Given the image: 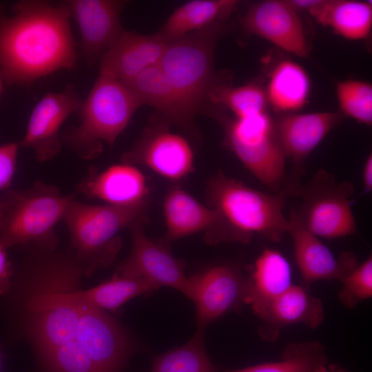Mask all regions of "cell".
Instances as JSON below:
<instances>
[{"instance_id": "5b68a950", "label": "cell", "mask_w": 372, "mask_h": 372, "mask_svg": "<svg viewBox=\"0 0 372 372\" xmlns=\"http://www.w3.org/2000/svg\"><path fill=\"white\" fill-rule=\"evenodd\" d=\"M225 21L171 42L159 64L194 118L206 110L210 92L220 83L214 61L216 44L227 30Z\"/></svg>"}, {"instance_id": "6da1fadb", "label": "cell", "mask_w": 372, "mask_h": 372, "mask_svg": "<svg viewBox=\"0 0 372 372\" xmlns=\"http://www.w3.org/2000/svg\"><path fill=\"white\" fill-rule=\"evenodd\" d=\"M83 270L75 258L34 266L25 302L29 334L48 372H100L80 346L76 291Z\"/></svg>"}, {"instance_id": "74e56055", "label": "cell", "mask_w": 372, "mask_h": 372, "mask_svg": "<svg viewBox=\"0 0 372 372\" xmlns=\"http://www.w3.org/2000/svg\"><path fill=\"white\" fill-rule=\"evenodd\" d=\"M3 77H2V75H1V71H0V94H1V89H2V81H3Z\"/></svg>"}, {"instance_id": "5bb4252c", "label": "cell", "mask_w": 372, "mask_h": 372, "mask_svg": "<svg viewBox=\"0 0 372 372\" xmlns=\"http://www.w3.org/2000/svg\"><path fill=\"white\" fill-rule=\"evenodd\" d=\"M248 32L300 57L310 47L299 12L286 1L266 0L251 5L241 18Z\"/></svg>"}, {"instance_id": "f1b7e54d", "label": "cell", "mask_w": 372, "mask_h": 372, "mask_svg": "<svg viewBox=\"0 0 372 372\" xmlns=\"http://www.w3.org/2000/svg\"><path fill=\"white\" fill-rule=\"evenodd\" d=\"M156 290L141 278L115 274L110 280L87 290H79L80 297L102 310L115 311L130 299Z\"/></svg>"}, {"instance_id": "30bf717a", "label": "cell", "mask_w": 372, "mask_h": 372, "mask_svg": "<svg viewBox=\"0 0 372 372\" xmlns=\"http://www.w3.org/2000/svg\"><path fill=\"white\" fill-rule=\"evenodd\" d=\"M344 118L339 112L282 114L274 121L277 140L293 170L283 191L296 196L302 185L305 161L326 136Z\"/></svg>"}, {"instance_id": "d590c367", "label": "cell", "mask_w": 372, "mask_h": 372, "mask_svg": "<svg viewBox=\"0 0 372 372\" xmlns=\"http://www.w3.org/2000/svg\"><path fill=\"white\" fill-rule=\"evenodd\" d=\"M318 372H348V371L339 364H328Z\"/></svg>"}, {"instance_id": "d4e9b609", "label": "cell", "mask_w": 372, "mask_h": 372, "mask_svg": "<svg viewBox=\"0 0 372 372\" xmlns=\"http://www.w3.org/2000/svg\"><path fill=\"white\" fill-rule=\"evenodd\" d=\"M268 104L282 114L293 113L307 103L311 80L306 70L291 60H282L273 68L265 89Z\"/></svg>"}, {"instance_id": "d6986e66", "label": "cell", "mask_w": 372, "mask_h": 372, "mask_svg": "<svg viewBox=\"0 0 372 372\" xmlns=\"http://www.w3.org/2000/svg\"><path fill=\"white\" fill-rule=\"evenodd\" d=\"M259 318L262 321L260 337L273 342L287 326L302 324L317 329L324 320V310L320 299L302 287L292 284Z\"/></svg>"}, {"instance_id": "3957f363", "label": "cell", "mask_w": 372, "mask_h": 372, "mask_svg": "<svg viewBox=\"0 0 372 372\" xmlns=\"http://www.w3.org/2000/svg\"><path fill=\"white\" fill-rule=\"evenodd\" d=\"M207 192L209 207L217 215L208 232L213 243H247L256 235L278 242L287 233L289 220L284 214L287 195L283 190L263 192L219 173L209 180Z\"/></svg>"}, {"instance_id": "9a60e30c", "label": "cell", "mask_w": 372, "mask_h": 372, "mask_svg": "<svg viewBox=\"0 0 372 372\" xmlns=\"http://www.w3.org/2000/svg\"><path fill=\"white\" fill-rule=\"evenodd\" d=\"M77 23L85 57L89 63L101 61L125 30L121 23L126 1L69 0L65 1Z\"/></svg>"}, {"instance_id": "f546056e", "label": "cell", "mask_w": 372, "mask_h": 372, "mask_svg": "<svg viewBox=\"0 0 372 372\" xmlns=\"http://www.w3.org/2000/svg\"><path fill=\"white\" fill-rule=\"evenodd\" d=\"M203 330L185 344L157 356L151 372H216L204 347Z\"/></svg>"}, {"instance_id": "d6a6232c", "label": "cell", "mask_w": 372, "mask_h": 372, "mask_svg": "<svg viewBox=\"0 0 372 372\" xmlns=\"http://www.w3.org/2000/svg\"><path fill=\"white\" fill-rule=\"evenodd\" d=\"M19 147V142L0 146V189L8 188L12 182Z\"/></svg>"}, {"instance_id": "484cf974", "label": "cell", "mask_w": 372, "mask_h": 372, "mask_svg": "<svg viewBox=\"0 0 372 372\" xmlns=\"http://www.w3.org/2000/svg\"><path fill=\"white\" fill-rule=\"evenodd\" d=\"M236 0H193L177 8L158 32L172 42L218 21L226 20L236 9Z\"/></svg>"}, {"instance_id": "8d00e7d4", "label": "cell", "mask_w": 372, "mask_h": 372, "mask_svg": "<svg viewBox=\"0 0 372 372\" xmlns=\"http://www.w3.org/2000/svg\"><path fill=\"white\" fill-rule=\"evenodd\" d=\"M6 209V202L4 198L2 196L0 198V227L4 217Z\"/></svg>"}, {"instance_id": "f35d334b", "label": "cell", "mask_w": 372, "mask_h": 372, "mask_svg": "<svg viewBox=\"0 0 372 372\" xmlns=\"http://www.w3.org/2000/svg\"><path fill=\"white\" fill-rule=\"evenodd\" d=\"M1 353H0V371H1Z\"/></svg>"}, {"instance_id": "603a6c76", "label": "cell", "mask_w": 372, "mask_h": 372, "mask_svg": "<svg viewBox=\"0 0 372 372\" xmlns=\"http://www.w3.org/2000/svg\"><path fill=\"white\" fill-rule=\"evenodd\" d=\"M163 207L167 229L165 242L202 231L209 232L217 220L212 208L203 205L180 187L167 192Z\"/></svg>"}, {"instance_id": "7c38bea8", "label": "cell", "mask_w": 372, "mask_h": 372, "mask_svg": "<svg viewBox=\"0 0 372 372\" xmlns=\"http://www.w3.org/2000/svg\"><path fill=\"white\" fill-rule=\"evenodd\" d=\"M123 163L141 165L172 181L182 180L194 170V154L188 141L163 125L145 131L123 157Z\"/></svg>"}, {"instance_id": "4fadbf2b", "label": "cell", "mask_w": 372, "mask_h": 372, "mask_svg": "<svg viewBox=\"0 0 372 372\" xmlns=\"http://www.w3.org/2000/svg\"><path fill=\"white\" fill-rule=\"evenodd\" d=\"M82 103L71 85L60 92L46 93L34 106L19 145L31 148L40 162L55 157L62 147L61 127L72 113L79 110Z\"/></svg>"}, {"instance_id": "9c48e42d", "label": "cell", "mask_w": 372, "mask_h": 372, "mask_svg": "<svg viewBox=\"0 0 372 372\" xmlns=\"http://www.w3.org/2000/svg\"><path fill=\"white\" fill-rule=\"evenodd\" d=\"M354 185L351 181H338L324 169H319L296 196L301 205L294 208L304 227L318 238L334 239L357 233L352 211Z\"/></svg>"}, {"instance_id": "836d02e7", "label": "cell", "mask_w": 372, "mask_h": 372, "mask_svg": "<svg viewBox=\"0 0 372 372\" xmlns=\"http://www.w3.org/2000/svg\"><path fill=\"white\" fill-rule=\"evenodd\" d=\"M12 275L13 272L11 264L8 259L6 249L0 245V296L10 289Z\"/></svg>"}, {"instance_id": "277c9868", "label": "cell", "mask_w": 372, "mask_h": 372, "mask_svg": "<svg viewBox=\"0 0 372 372\" xmlns=\"http://www.w3.org/2000/svg\"><path fill=\"white\" fill-rule=\"evenodd\" d=\"M141 106L125 83L99 70L79 110L81 123L65 135L64 143L84 159L94 158L101 152L103 143L113 145Z\"/></svg>"}, {"instance_id": "1f68e13d", "label": "cell", "mask_w": 372, "mask_h": 372, "mask_svg": "<svg viewBox=\"0 0 372 372\" xmlns=\"http://www.w3.org/2000/svg\"><path fill=\"white\" fill-rule=\"evenodd\" d=\"M338 293L342 304L354 309L360 302L372 296V258L370 255L342 281Z\"/></svg>"}, {"instance_id": "7a4b0ae2", "label": "cell", "mask_w": 372, "mask_h": 372, "mask_svg": "<svg viewBox=\"0 0 372 372\" xmlns=\"http://www.w3.org/2000/svg\"><path fill=\"white\" fill-rule=\"evenodd\" d=\"M0 14V71L9 84L30 83L76 61L65 1H22Z\"/></svg>"}, {"instance_id": "8992f818", "label": "cell", "mask_w": 372, "mask_h": 372, "mask_svg": "<svg viewBox=\"0 0 372 372\" xmlns=\"http://www.w3.org/2000/svg\"><path fill=\"white\" fill-rule=\"evenodd\" d=\"M146 202L130 206L90 205L75 198L70 202L63 220L74 257L86 273L112 263L121 247L117 234L143 220Z\"/></svg>"}, {"instance_id": "83f0119b", "label": "cell", "mask_w": 372, "mask_h": 372, "mask_svg": "<svg viewBox=\"0 0 372 372\" xmlns=\"http://www.w3.org/2000/svg\"><path fill=\"white\" fill-rule=\"evenodd\" d=\"M208 102L207 109H227L236 118L265 112L268 105L265 88L254 83L233 87L220 82L210 92Z\"/></svg>"}, {"instance_id": "4316f807", "label": "cell", "mask_w": 372, "mask_h": 372, "mask_svg": "<svg viewBox=\"0 0 372 372\" xmlns=\"http://www.w3.org/2000/svg\"><path fill=\"white\" fill-rule=\"evenodd\" d=\"M328 364L325 347L318 341L290 343L280 360L225 372H318Z\"/></svg>"}, {"instance_id": "ffe728a7", "label": "cell", "mask_w": 372, "mask_h": 372, "mask_svg": "<svg viewBox=\"0 0 372 372\" xmlns=\"http://www.w3.org/2000/svg\"><path fill=\"white\" fill-rule=\"evenodd\" d=\"M77 187L79 192L114 206L145 202L148 194L143 172L125 163L110 166L99 174H90Z\"/></svg>"}, {"instance_id": "e0dca14e", "label": "cell", "mask_w": 372, "mask_h": 372, "mask_svg": "<svg viewBox=\"0 0 372 372\" xmlns=\"http://www.w3.org/2000/svg\"><path fill=\"white\" fill-rule=\"evenodd\" d=\"M189 298L196 309L200 329L244 302L245 280L229 265H217L190 277Z\"/></svg>"}, {"instance_id": "44dd1931", "label": "cell", "mask_w": 372, "mask_h": 372, "mask_svg": "<svg viewBox=\"0 0 372 372\" xmlns=\"http://www.w3.org/2000/svg\"><path fill=\"white\" fill-rule=\"evenodd\" d=\"M292 282L288 260L280 251L265 249L256 260L251 275L245 280L244 302L260 317Z\"/></svg>"}, {"instance_id": "ac0fdd59", "label": "cell", "mask_w": 372, "mask_h": 372, "mask_svg": "<svg viewBox=\"0 0 372 372\" xmlns=\"http://www.w3.org/2000/svg\"><path fill=\"white\" fill-rule=\"evenodd\" d=\"M170 43L158 32L143 34L124 30L103 56L100 70L127 83L148 68L159 65Z\"/></svg>"}, {"instance_id": "cb8c5ba5", "label": "cell", "mask_w": 372, "mask_h": 372, "mask_svg": "<svg viewBox=\"0 0 372 372\" xmlns=\"http://www.w3.org/2000/svg\"><path fill=\"white\" fill-rule=\"evenodd\" d=\"M322 25L349 40L366 38L372 27V5L355 0H318L308 12Z\"/></svg>"}, {"instance_id": "52a82bcc", "label": "cell", "mask_w": 372, "mask_h": 372, "mask_svg": "<svg viewBox=\"0 0 372 372\" xmlns=\"http://www.w3.org/2000/svg\"><path fill=\"white\" fill-rule=\"evenodd\" d=\"M3 197L6 209L0 227V245L7 249L34 242L53 250L57 244L54 227L74 196H63L56 187L37 182L24 191L8 192Z\"/></svg>"}, {"instance_id": "4dcf8cb0", "label": "cell", "mask_w": 372, "mask_h": 372, "mask_svg": "<svg viewBox=\"0 0 372 372\" xmlns=\"http://www.w3.org/2000/svg\"><path fill=\"white\" fill-rule=\"evenodd\" d=\"M335 94L339 112L366 125L372 124V85L369 82L348 79L338 81Z\"/></svg>"}, {"instance_id": "8fae6325", "label": "cell", "mask_w": 372, "mask_h": 372, "mask_svg": "<svg viewBox=\"0 0 372 372\" xmlns=\"http://www.w3.org/2000/svg\"><path fill=\"white\" fill-rule=\"evenodd\" d=\"M143 220L132 224L130 256L117 268L116 274L138 278L147 281L156 289L171 287L187 298L190 292V277L185 273V263L175 258L164 242H156L146 236Z\"/></svg>"}, {"instance_id": "ba28073f", "label": "cell", "mask_w": 372, "mask_h": 372, "mask_svg": "<svg viewBox=\"0 0 372 372\" xmlns=\"http://www.w3.org/2000/svg\"><path fill=\"white\" fill-rule=\"evenodd\" d=\"M211 114L222 125L227 146L247 169L274 192H280L287 158L267 112L243 118H230L221 110Z\"/></svg>"}, {"instance_id": "7402d4cb", "label": "cell", "mask_w": 372, "mask_h": 372, "mask_svg": "<svg viewBox=\"0 0 372 372\" xmlns=\"http://www.w3.org/2000/svg\"><path fill=\"white\" fill-rule=\"evenodd\" d=\"M125 84L142 105L153 107L168 123L192 130L194 117L159 65L148 68Z\"/></svg>"}, {"instance_id": "2e32d148", "label": "cell", "mask_w": 372, "mask_h": 372, "mask_svg": "<svg viewBox=\"0 0 372 372\" xmlns=\"http://www.w3.org/2000/svg\"><path fill=\"white\" fill-rule=\"evenodd\" d=\"M288 220L287 233L293 241L296 262L306 282L323 280L342 282L358 265L351 252H344L337 258L318 236L304 227L293 207L290 209Z\"/></svg>"}, {"instance_id": "e575fe53", "label": "cell", "mask_w": 372, "mask_h": 372, "mask_svg": "<svg viewBox=\"0 0 372 372\" xmlns=\"http://www.w3.org/2000/svg\"><path fill=\"white\" fill-rule=\"evenodd\" d=\"M362 182L364 191L369 192L372 189V155L369 154L363 166Z\"/></svg>"}]
</instances>
